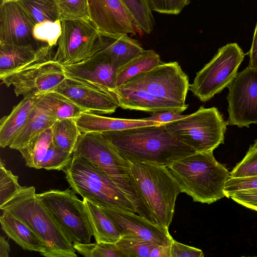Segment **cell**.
<instances>
[{
	"mask_svg": "<svg viewBox=\"0 0 257 257\" xmlns=\"http://www.w3.org/2000/svg\"><path fill=\"white\" fill-rule=\"evenodd\" d=\"M52 127L40 133L19 151L30 168L40 169V164L52 143Z\"/></svg>",
	"mask_w": 257,
	"mask_h": 257,
	"instance_id": "cell-29",
	"label": "cell"
},
{
	"mask_svg": "<svg viewBox=\"0 0 257 257\" xmlns=\"http://www.w3.org/2000/svg\"><path fill=\"white\" fill-rule=\"evenodd\" d=\"M36 24L60 20L56 0H19L18 1Z\"/></svg>",
	"mask_w": 257,
	"mask_h": 257,
	"instance_id": "cell-31",
	"label": "cell"
},
{
	"mask_svg": "<svg viewBox=\"0 0 257 257\" xmlns=\"http://www.w3.org/2000/svg\"><path fill=\"white\" fill-rule=\"evenodd\" d=\"M2 230L23 249L46 252V247L38 235L25 223L8 213L3 212L0 217Z\"/></svg>",
	"mask_w": 257,
	"mask_h": 257,
	"instance_id": "cell-25",
	"label": "cell"
},
{
	"mask_svg": "<svg viewBox=\"0 0 257 257\" xmlns=\"http://www.w3.org/2000/svg\"><path fill=\"white\" fill-rule=\"evenodd\" d=\"M72 158V153L63 151L52 143L40 164V169L63 171L70 163Z\"/></svg>",
	"mask_w": 257,
	"mask_h": 257,
	"instance_id": "cell-37",
	"label": "cell"
},
{
	"mask_svg": "<svg viewBox=\"0 0 257 257\" xmlns=\"http://www.w3.org/2000/svg\"><path fill=\"white\" fill-rule=\"evenodd\" d=\"M22 187L18 183V177L7 170L2 160L0 162V206L4 204Z\"/></svg>",
	"mask_w": 257,
	"mask_h": 257,
	"instance_id": "cell-39",
	"label": "cell"
},
{
	"mask_svg": "<svg viewBox=\"0 0 257 257\" xmlns=\"http://www.w3.org/2000/svg\"><path fill=\"white\" fill-rule=\"evenodd\" d=\"M35 23L18 1L0 3V43L14 45H32L36 48L46 45L37 41L33 34Z\"/></svg>",
	"mask_w": 257,
	"mask_h": 257,
	"instance_id": "cell-15",
	"label": "cell"
},
{
	"mask_svg": "<svg viewBox=\"0 0 257 257\" xmlns=\"http://www.w3.org/2000/svg\"><path fill=\"white\" fill-rule=\"evenodd\" d=\"M87 1L90 21L100 34L107 35L136 34V25L121 0Z\"/></svg>",
	"mask_w": 257,
	"mask_h": 257,
	"instance_id": "cell-16",
	"label": "cell"
},
{
	"mask_svg": "<svg viewBox=\"0 0 257 257\" xmlns=\"http://www.w3.org/2000/svg\"><path fill=\"white\" fill-rule=\"evenodd\" d=\"M11 249L8 241L3 236H0V257H8Z\"/></svg>",
	"mask_w": 257,
	"mask_h": 257,
	"instance_id": "cell-46",
	"label": "cell"
},
{
	"mask_svg": "<svg viewBox=\"0 0 257 257\" xmlns=\"http://www.w3.org/2000/svg\"><path fill=\"white\" fill-rule=\"evenodd\" d=\"M83 201L96 242H117L121 235L109 217L99 206L86 198H83Z\"/></svg>",
	"mask_w": 257,
	"mask_h": 257,
	"instance_id": "cell-26",
	"label": "cell"
},
{
	"mask_svg": "<svg viewBox=\"0 0 257 257\" xmlns=\"http://www.w3.org/2000/svg\"><path fill=\"white\" fill-rule=\"evenodd\" d=\"M76 251L86 257H125L115 243H73Z\"/></svg>",
	"mask_w": 257,
	"mask_h": 257,
	"instance_id": "cell-33",
	"label": "cell"
},
{
	"mask_svg": "<svg viewBox=\"0 0 257 257\" xmlns=\"http://www.w3.org/2000/svg\"><path fill=\"white\" fill-rule=\"evenodd\" d=\"M52 127L53 144L63 151L72 154L81 134L75 119L56 120Z\"/></svg>",
	"mask_w": 257,
	"mask_h": 257,
	"instance_id": "cell-30",
	"label": "cell"
},
{
	"mask_svg": "<svg viewBox=\"0 0 257 257\" xmlns=\"http://www.w3.org/2000/svg\"><path fill=\"white\" fill-rule=\"evenodd\" d=\"M100 207L111 220L121 237L145 240L164 246H170L173 239L168 228L144 216L133 212Z\"/></svg>",
	"mask_w": 257,
	"mask_h": 257,
	"instance_id": "cell-14",
	"label": "cell"
},
{
	"mask_svg": "<svg viewBox=\"0 0 257 257\" xmlns=\"http://www.w3.org/2000/svg\"><path fill=\"white\" fill-rule=\"evenodd\" d=\"M18 1L19 0H0V3L3 2L4 1Z\"/></svg>",
	"mask_w": 257,
	"mask_h": 257,
	"instance_id": "cell-47",
	"label": "cell"
},
{
	"mask_svg": "<svg viewBox=\"0 0 257 257\" xmlns=\"http://www.w3.org/2000/svg\"><path fill=\"white\" fill-rule=\"evenodd\" d=\"M186 115L173 111H165L153 113L151 116L144 119L160 123H167L182 118Z\"/></svg>",
	"mask_w": 257,
	"mask_h": 257,
	"instance_id": "cell-44",
	"label": "cell"
},
{
	"mask_svg": "<svg viewBox=\"0 0 257 257\" xmlns=\"http://www.w3.org/2000/svg\"><path fill=\"white\" fill-rule=\"evenodd\" d=\"M53 91L68 98L91 113L111 114L119 107L114 92L103 87L68 78Z\"/></svg>",
	"mask_w": 257,
	"mask_h": 257,
	"instance_id": "cell-17",
	"label": "cell"
},
{
	"mask_svg": "<svg viewBox=\"0 0 257 257\" xmlns=\"http://www.w3.org/2000/svg\"><path fill=\"white\" fill-rule=\"evenodd\" d=\"M161 62L159 55L154 50H144L117 69L115 79L116 88L134 76L152 69Z\"/></svg>",
	"mask_w": 257,
	"mask_h": 257,
	"instance_id": "cell-27",
	"label": "cell"
},
{
	"mask_svg": "<svg viewBox=\"0 0 257 257\" xmlns=\"http://www.w3.org/2000/svg\"><path fill=\"white\" fill-rule=\"evenodd\" d=\"M62 32L52 58L62 65L80 62L93 53L100 33L89 20L61 21Z\"/></svg>",
	"mask_w": 257,
	"mask_h": 257,
	"instance_id": "cell-12",
	"label": "cell"
},
{
	"mask_svg": "<svg viewBox=\"0 0 257 257\" xmlns=\"http://www.w3.org/2000/svg\"><path fill=\"white\" fill-rule=\"evenodd\" d=\"M101 134L120 155L131 162L168 167L195 152L174 138L163 123Z\"/></svg>",
	"mask_w": 257,
	"mask_h": 257,
	"instance_id": "cell-1",
	"label": "cell"
},
{
	"mask_svg": "<svg viewBox=\"0 0 257 257\" xmlns=\"http://www.w3.org/2000/svg\"><path fill=\"white\" fill-rule=\"evenodd\" d=\"M43 94L25 96L11 113L0 121V146H9L14 139L26 125L36 104Z\"/></svg>",
	"mask_w": 257,
	"mask_h": 257,
	"instance_id": "cell-23",
	"label": "cell"
},
{
	"mask_svg": "<svg viewBox=\"0 0 257 257\" xmlns=\"http://www.w3.org/2000/svg\"><path fill=\"white\" fill-rule=\"evenodd\" d=\"M72 155L86 159L105 173L136 205L139 214L152 219L132 180L130 162L115 150L101 133H81Z\"/></svg>",
	"mask_w": 257,
	"mask_h": 257,
	"instance_id": "cell-6",
	"label": "cell"
},
{
	"mask_svg": "<svg viewBox=\"0 0 257 257\" xmlns=\"http://www.w3.org/2000/svg\"><path fill=\"white\" fill-rule=\"evenodd\" d=\"M190 84L187 74L177 62H161L120 86L123 88H140L163 99L185 105Z\"/></svg>",
	"mask_w": 257,
	"mask_h": 257,
	"instance_id": "cell-10",
	"label": "cell"
},
{
	"mask_svg": "<svg viewBox=\"0 0 257 257\" xmlns=\"http://www.w3.org/2000/svg\"><path fill=\"white\" fill-rule=\"evenodd\" d=\"M152 11L169 14L178 15L190 0H147Z\"/></svg>",
	"mask_w": 257,
	"mask_h": 257,
	"instance_id": "cell-40",
	"label": "cell"
},
{
	"mask_svg": "<svg viewBox=\"0 0 257 257\" xmlns=\"http://www.w3.org/2000/svg\"><path fill=\"white\" fill-rule=\"evenodd\" d=\"M227 125L249 127L257 124V70L247 66L228 86Z\"/></svg>",
	"mask_w": 257,
	"mask_h": 257,
	"instance_id": "cell-13",
	"label": "cell"
},
{
	"mask_svg": "<svg viewBox=\"0 0 257 257\" xmlns=\"http://www.w3.org/2000/svg\"><path fill=\"white\" fill-rule=\"evenodd\" d=\"M163 124L174 138L195 152H213L223 144L227 125L216 107L202 106L194 113Z\"/></svg>",
	"mask_w": 257,
	"mask_h": 257,
	"instance_id": "cell-7",
	"label": "cell"
},
{
	"mask_svg": "<svg viewBox=\"0 0 257 257\" xmlns=\"http://www.w3.org/2000/svg\"><path fill=\"white\" fill-rule=\"evenodd\" d=\"M95 49L105 54L118 69L144 50L139 42L125 34H100Z\"/></svg>",
	"mask_w": 257,
	"mask_h": 257,
	"instance_id": "cell-22",
	"label": "cell"
},
{
	"mask_svg": "<svg viewBox=\"0 0 257 257\" xmlns=\"http://www.w3.org/2000/svg\"><path fill=\"white\" fill-rule=\"evenodd\" d=\"M0 209L23 222L38 235L46 247L43 256H77L73 243L38 199L34 187H22Z\"/></svg>",
	"mask_w": 257,
	"mask_h": 257,
	"instance_id": "cell-2",
	"label": "cell"
},
{
	"mask_svg": "<svg viewBox=\"0 0 257 257\" xmlns=\"http://www.w3.org/2000/svg\"><path fill=\"white\" fill-rule=\"evenodd\" d=\"M131 177L143 204L157 224L168 228L172 222L179 185L168 167L130 162Z\"/></svg>",
	"mask_w": 257,
	"mask_h": 257,
	"instance_id": "cell-4",
	"label": "cell"
},
{
	"mask_svg": "<svg viewBox=\"0 0 257 257\" xmlns=\"http://www.w3.org/2000/svg\"><path fill=\"white\" fill-rule=\"evenodd\" d=\"M131 14L138 31L151 33L155 20L147 0H121Z\"/></svg>",
	"mask_w": 257,
	"mask_h": 257,
	"instance_id": "cell-32",
	"label": "cell"
},
{
	"mask_svg": "<svg viewBox=\"0 0 257 257\" xmlns=\"http://www.w3.org/2000/svg\"><path fill=\"white\" fill-rule=\"evenodd\" d=\"M227 198L249 209L257 211V189L237 191L228 194Z\"/></svg>",
	"mask_w": 257,
	"mask_h": 257,
	"instance_id": "cell-42",
	"label": "cell"
},
{
	"mask_svg": "<svg viewBox=\"0 0 257 257\" xmlns=\"http://www.w3.org/2000/svg\"><path fill=\"white\" fill-rule=\"evenodd\" d=\"M168 168L181 192L191 197L194 202L210 204L226 197L224 188L230 172L217 162L213 152H195Z\"/></svg>",
	"mask_w": 257,
	"mask_h": 257,
	"instance_id": "cell-3",
	"label": "cell"
},
{
	"mask_svg": "<svg viewBox=\"0 0 257 257\" xmlns=\"http://www.w3.org/2000/svg\"><path fill=\"white\" fill-rule=\"evenodd\" d=\"M231 177L257 176V139L250 146L243 159L230 172Z\"/></svg>",
	"mask_w": 257,
	"mask_h": 257,
	"instance_id": "cell-38",
	"label": "cell"
},
{
	"mask_svg": "<svg viewBox=\"0 0 257 257\" xmlns=\"http://www.w3.org/2000/svg\"><path fill=\"white\" fill-rule=\"evenodd\" d=\"M257 189V176L230 177L226 182L224 192L226 195L244 189Z\"/></svg>",
	"mask_w": 257,
	"mask_h": 257,
	"instance_id": "cell-41",
	"label": "cell"
},
{
	"mask_svg": "<svg viewBox=\"0 0 257 257\" xmlns=\"http://www.w3.org/2000/svg\"><path fill=\"white\" fill-rule=\"evenodd\" d=\"M52 47L39 48L0 43V74L23 68L36 61L48 58Z\"/></svg>",
	"mask_w": 257,
	"mask_h": 257,
	"instance_id": "cell-21",
	"label": "cell"
},
{
	"mask_svg": "<svg viewBox=\"0 0 257 257\" xmlns=\"http://www.w3.org/2000/svg\"><path fill=\"white\" fill-rule=\"evenodd\" d=\"M60 21L83 19L90 21L87 0H56Z\"/></svg>",
	"mask_w": 257,
	"mask_h": 257,
	"instance_id": "cell-35",
	"label": "cell"
},
{
	"mask_svg": "<svg viewBox=\"0 0 257 257\" xmlns=\"http://www.w3.org/2000/svg\"><path fill=\"white\" fill-rule=\"evenodd\" d=\"M67 78L108 89L115 93L118 68L103 53L94 50L80 62L63 65Z\"/></svg>",
	"mask_w": 257,
	"mask_h": 257,
	"instance_id": "cell-18",
	"label": "cell"
},
{
	"mask_svg": "<svg viewBox=\"0 0 257 257\" xmlns=\"http://www.w3.org/2000/svg\"><path fill=\"white\" fill-rule=\"evenodd\" d=\"M56 120L51 92L43 93L27 123L14 139L9 147L19 151L40 133L52 127Z\"/></svg>",
	"mask_w": 257,
	"mask_h": 257,
	"instance_id": "cell-19",
	"label": "cell"
},
{
	"mask_svg": "<svg viewBox=\"0 0 257 257\" xmlns=\"http://www.w3.org/2000/svg\"><path fill=\"white\" fill-rule=\"evenodd\" d=\"M0 79L7 87L13 86L17 96L25 97L53 91L67 78L62 64L47 58L0 74Z\"/></svg>",
	"mask_w": 257,
	"mask_h": 257,
	"instance_id": "cell-11",
	"label": "cell"
},
{
	"mask_svg": "<svg viewBox=\"0 0 257 257\" xmlns=\"http://www.w3.org/2000/svg\"><path fill=\"white\" fill-rule=\"evenodd\" d=\"M170 257H203V251L173 239L170 245Z\"/></svg>",
	"mask_w": 257,
	"mask_h": 257,
	"instance_id": "cell-43",
	"label": "cell"
},
{
	"mask_svg": "<svg viewBox=\"0 0 257 257\" xmlns=\"http://www.w3.org/2000/svg\"><path fill=\"white\" fill-rule=\"evenodd\" d=\"M61 32L60 20L36 24L33 31V36L37 41L52 48L57 44Z\"/></svg>",
	"mask_w": 257,
	"mask_h": 257,
	"instance_id": "cell-34",
	"label": "cell"
},
{
	"mask_svg": "<svg viewBox=\"0 0 257 257\" xmlns=\"http://www.w3.org/2000/svg\"><path fill=\"white\" fill-rule=\"evenodd\" d=\"M245 55L236 43L220 48L211 61L196 73L189 90L202 102L210 100L232 82Z\"/></svg>",
	"mask_w": 257,
	"mask_h": 257,
	"instance_id": "cell-9",
	"label": "cell"
},
{
	"mask_svg": "<svg viewBox=\"0 0 257 257\" xmlns=\"http://www.w3.org/2000/svg\"><path fill=\"white\" fill-rule=\"evenodd\" d=\"M115 244L125 257H170V246L145 240L121 237Z\"/></svg>",
	"mask_w": 257,
	"mask_h": 257,
	"instance_id": "cell-28",
	"label": "cell"
},
{
	"mask_svg": "<svg viewBox=\"0 0 257 257\" xmlns=\"http://www.w3.org/2000/svg\"><path fill=\"white\" fill-rule=\"evenodd\" d=\"M119 107L130 110L155 113L173 111L181 113L188 107L158 98L144 89L140 88H123L119 87L115 91Z\"/></svg>",
	"mask_w": 257,
	"mask_h": 257,
	"instance_id": "cell-20",
	"label": "cell"
},
{
	"mask_svg": "<svg viewBox=\"0 0 257 257\" xmlns=\"http://www.w3.org/2000/svg\"><path fill=\"white\" fill-rule=\"evenodd\" d=\"M63 171L70 187L83 198L99 206L139 214L136 205L110 178L86 159L72 155Z\"/></svg>",
	"mask_w": 257,
	"mask_h": 257,
	"instance_id": "cell-5",
	"label": "cell"
},
{
	"mask_svg": "<svg viewBox=\"0 0 257 257\" xmlns=\"http://www.w3.org/2000/svg\"><path fill=\"white\" fill-rule=\"evenodd\" d=\"M249 62L248 67L257 70V22L253 36L251 48L248 53Z\"/></svg>",
	"mask_w": 257,
	"mask_h": 257,
	"instance_id": "cell-45",
	"label": "cell"
},
{
	"mask_svg": "<svg viewBox=\"0 0 257 257\" xmlns=\"http://www.w3.org/2000/svg\"><path fill=\"white\" fill-rule=\"evenodd\" d=\"M53 99V109L57 120L75 119L80 114L87 112L65 96L55 91L51 92Z\"/></svg>",
	"mask_w": 257,
	"mask_h": 257,
	"instance_id": "cell-36",
	"label": "cell"
},
{
	"mask_svg": "<svg viewBox=\"0 0 257 257\" xmlns=\"http://www.w3.org/2000/svg\"><path fill=\"white\" fill-rule=\"evenodd\" d=\"M37 196L71 242L90 243L93 230L83 201L72 189L50 190Z\"/></svg>",
	"mask_w": 257,
	"mask_h": 257,
	"instance_id": "cell-8",
	"label": "cell"
},
{
	"mask_svg": "<svg viewBox=\"0 0 257 257\" xmlns=\"http://www.w3.org/2000/svg\"><path fill=\"white\" fill-rule=\"evenodd\" d=\"M81 133L121 131L133 127L157 125L160 123L142 119L112 118L85 112L74 119Z\"/></svg>",
	"mask_w": 257,
	"mask_h": 257,
	"instance_id": "cell-24",
	"label": "cell"
}]
</instances>
